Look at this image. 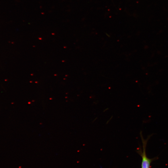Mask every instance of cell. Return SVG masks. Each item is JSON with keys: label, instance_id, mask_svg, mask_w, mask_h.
Segmentation results:
<instances>
[{"label": "cell", "instance_id": "6da1fadb", "mask_svg": "<svg viewBox=\"0 0 168 168\" xmlns=\"http://www.w3.org/2000/svg\"><path fill=\"white\" fill-rule=\"evenodd\" d=\"M140 135L142 144L143 151L140 150H138V152L142 157V168H150L151 160L149 159L146 156V148L147 142L151 135H149L146 139H145L143 138L142 132H140Z\"/></svg>", "mask_w": 168, "mask_h": 168}]
</instances>
